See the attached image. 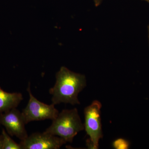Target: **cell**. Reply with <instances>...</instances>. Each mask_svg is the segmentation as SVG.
<instances>
[{"instance_id":"52a82bcc","label":"cell","mask_w":149,"mask_h":149,"mask_svg":"<svg viewBox=\"0 0 149 149\" xmlns=\"http://www.w3.org/2000/svg\"><path fill=\"white\" fill-rule=\"evenodd\" d=\"M23 100L21 93H7L0 87V113L16 108Z\"/></svg>"},{"instance_id":"30bf717a","label":"cell","mask_w":149,"mask_h":149,"mask_svg":"<svg viewBox=\"0 0 149 149\" xmlns=\"http://www.w3.org/2000/svg\"><path fill=\"white\" fill-rule=\"evenodd\" d=\"M102 0H94V3H95V6L97 7L100 5L101 3H102Z\"/></svg>"},{"instance_id":"6da1fadb","label":"cell","mask_w":149,"mask_h":149,"mask_svg":"<svg viewBox=\"0 0 149 149\" xmlns=\"http://www.w3.org/2000/svg\"><path fill=\"white\" fill-rule=\"evenodd\" d=\"M56 79L55 84L49 91L52 103L80 104L78 95L87 85L85 75L62 66L56 74Z\"/></svg>"},{"instance_id":"9c48e42d","label":"cell","mask_w":149,"mask_h":149,"mask_svg":"<svg viewBox=\"0 0 149 149\" xmlns=\"http://www.w3.org/2000/svg\"><path fill=\"white\" fill-rule=\"evenodd\" d=\"M130 146L129 141L122 138L115 140L112 143L113 148L116 149H128Z\"/></svg>"},{"instance_id":"5b68a950","label":"cell","mask_w":149,"mask_h":149,"mask_svg":"<svg viewBox=\"0 0 149 149\" xmlns=\"http://www.w3.org/2000/svg\"><path fill=\"white\" fill-rule=\"evenodd\" d=\"M0 125L5 127L10 135L16 136L20 141L28 137L23 115L16 108L0 113Z\"/></svg>"},{"instance_id":"8fae6325","label":"cell","mask_w":149,"mask_h":149,"mask_svg":"<svg viewBox=\"0 0 149 149\" xmlns=\"http://www.w3.org/2000/svg\"><path fill=\"white\" fill-rule=\"evenodd\" d=\"M3 137L2 135L0 136V149H3Z\"/></svg>"},{"instance_id":"3957f363","label":"cell","mask_w":149,"mask_h":149,"mask_svg":"<svg viewBox=\"0 0 149 149\" xmlns=\"http://www.w3.org/2000/svg\"><path fill=\"white\" fill-rule=\"evenodd\" d=\"M27 91L29 94V101L22 112L26 124L31 121L53 120L57 117L59 112L55 107V105L52 103L47 104L38 100L32 95L30 83L28 84Z\"/></svg>"},{"instance_id":"ba28073f","label":"cell","mask_w":149,"mask_h":149,"mask_svg":"<svg viewBox=\"0 0 149 149\" xmlns=\"http://www.w3.org/2000/svg\"><path fill=\"white\" fill-rule=\"evenodd\" d=\"M1 134L3 137V149H21L20 144L15 143L4 129H3Z\"/></svg>"},{"instance_id":"7a4b0ae2","label":"cell","mask_w":149,"mask_h":149,"mask_svg":"<svg viewBox=\"0 0 149 149\" xmlns=\"http://www.w3.org/2000/svg\"><path fill=\"white\" fill-rule=\"evenodd\" d=\"M84 129V124L82 122L78 111L74 108L63 110L59 113L45 132L58 136L67 143H71L77 133Z\"/></svg>"},{"instance_id":"8992f818","label":"cell","mask_w":149,"mask_h":149,"mask_svg":"<svg viewBox=\"0 0 149 149\" xmlns=\"http://www.w3.org/2000/svg\"><path fill=\"white\" fill-rule=\"evenodd\" d=\"M66 143L58 136L44 132L33 133L19 144L21 149H58Z\"/></svg>"},{"instance_id":"277c9868","label":"cell","mask_w":149,"mask_h":149,"mask_svg":"<svg viewBox=\"0 0 149 149\" xmlns=\"http://www.w3.org/2000/svg\"><path fill=\"white\" fill-rule=\"evenodd\" d=\"M102 107L100 102L95 100L84 109L85 131L96 149L99 148V141L103 137L101 117Z\"/></svg>"},{"instance_id":"7c38bea8","label":"cell","mask_w":149,"mask_h":149,"mask_svg":"<svg viewBox=\"0 0 149 149\" xmlns=\"http://www.w3.org/2000/svg\"><path fill=\"white\" fill-rule=\"evenodd\" d=\"M143 1H147V2L149 3V0H143Z\"/></svg>"},{"instance_id":"4fadbf2b","label":"cell","mask_w":149,"mask_h":149,"mask_svg":"<svg viewBox=\"0 0 149 149\" xmlns=\"http://www.w3.org/2000/svg\"><path fill=\"white\" fill-rule=\"evenodd\" d=\"M148 29L149 40V25L148 27Z\"/></svg>"}]
</instances>
